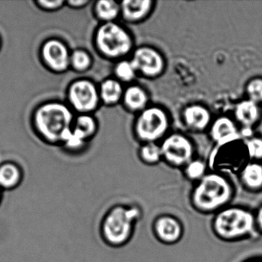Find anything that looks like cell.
Returning <instances> with one entry per match:
<instances>
[{
  "label": "cell",
  "mask_w": 262,
  "mask_h": 262,
  "mask_svg": "<svg viewBox=\"0 0 262 262\" xmlns=\"http://www.w3.org/2000/svg\"><path fill=\"white\" fill-rule=\"evenodd\" d=\"M234 193V187L228 178L220 173H207L193 188L191 203L200 212H217L228 206Z\"/></svg>",
  "instance_id": "obj_1"
},
{
  "label": "cell",
  "mask_w": 262,
  "mask_h": 262,
  "mask_svg": "<svg viewBox=\"0 0 262 262\" xmlns=\"http://www.w3.org/2000/svg\"><path fill=\"white\" fill-rule=\"evenodd\" d=\"M139 217L140 211L136 207L116 205L108 210L101 224V234L105 243L113 247L126 244Z\"/></svg>",
  "instance_id": "obj_2"
},
{
  "label": "cell",
  "mask_w": 262,
  "mask_h": 262,
  "mask_svg": "<svg viewBox=\"0 0 262 262\" xmlns=\"http://www.w3.org/2000/svg\"><path fill=\"white\" fill-rule=\"evenodd\" d=\"M255 219L251 211L240 206H227L216 212L212 229L224 241H237L253 232Z\"/></svg>",
  "instance_id": "obj_3"
},
{
  "label": "cell",
  "mask_w": 262,
  "mask_h": 262,
  "mask_svg": "<svg viewBox=\"0 0 262 262\" xmlns=\"http://www.w3.org/2000/svg\"><path fill=\"white\" fill-rule=\"evenodd\" d=\"M96 43L102 54L113 59H120L131 53L133 36L120 24L105 23L99 29Z\"/></svg>",
  "instance_id": "obj_4"
},
{
  "label": "cell",
  "mask_w": 262,
  "mask_h": 262,
  "mask_svg": "<svg viewBox=\"0 0 262 262\" xmlns=\"http://www.w3.org/2000/svg\"><path fill=\"white\" fill-rule=\"evenodd\" d=\"M169 125V116L164 108L157 105L148 106L139 113L135 122V134L144 143H157L166 136Z\"/></svg>",
  "instance_id": "obj_5"
},
{
  "label": "cell",
  "mask_w": 262,
  "mask_h": 262,
  "mask_svg": "<svg viewBox=\"0 0 262 262\" xmlns=\"http://www.w3.org/2000/svg\"><path fill=\"white\" fill-rule=\"evenodd\" d=\"M73 115L62 104H47L41 107L36 115L38 129L50 141L62 139L64 133L70 129Z\"/></svg>",
  "instance_id": "obj_6"
},
{
  "label": "cell",
  "mask_w": 262,
  "mask_h": 262,
  "mask_svg": "<svg viewBox=\"0 0 262 262\" xmlns=\"http://www.w3.org/2000/svg\"><path fill=\"white\" fill-rule=\"evenodd\" d=\"M162 159L173 167H185L193 159L192 142L182 133L168 135L160 144Z\"/></svg>",
  "instance_id": "obj_7"
},
{
  "label": "cell",
  "mask_w": 262,
  "mask_h": 262,
  "mask_svg": "<svg viewBox=\"0 0 262 262\" xmlns=\"http://www.w3.org/2000/svg\"><path fill=\"white\" fill-rule=\"evenodd\" d=\"M130 60L138 74L149 79L159 77L165 69V60L162 53L148 46L136 48Z\"/></svg>",
  "instance_id": "obj_8"
},
{
  "label": "cell",
  "mask_w": 262,
  "mask_h": 262,
  "mask_svg": "<svg viewBox=\"0 0 262 262\" xmlns=\"http://www.w3.org/2000/svg\"><path fill=\"white\" fill-rule=\"evenodd\" d=\"M73 105L79 111L88 112L94 110L99 102V94L96 87L89 81L75 82L70 91Z\"/></svg>",
  "instance_id": "obj_9"
},
{
  "label": "cell",
  "mask_w": 262,
  "mask_h": 262,
  "mask_svg": "<svg viewBox=\"0 0 262 262\" xmlns=\"http://www.w3.org/2000/svg\"><path fill=\"white\" fill-rule=\"evenodd\" d=\"M153 231L160 242L168 245L179 242L183 235L182 224L170 214L159 216L153 223Z\"/></svg>",
  "instance_id": "obj_10"
},
{
  "label": "cell",
  "mask_w": 262,
  "mask_h": 262,
  "mask_svg": "<svg viewBox=\"0 0 262 262\" xmlns=\"http://www.w3.org/2000/svg\"><path fill=\"white\" fill-rule=\"evenodd\" d=\"M210 136L219 146L241 139L235 122L228 116H219L210 125Z\"/></svg>",
  "instance_id": "obj_11"
},
{
  "label": "cell",
  "mask_w": 262,
  "mask_h": 262,
  "mask_svg": "<svg viewBox=\"0 0 262 262\" xmlns=\"http://www.w3.org/2000/svg\"><path fill=\"white\" fill-rule=\"evenodd\" d=\"M182 118L185 125L194 132L205 131L212 122L211 112L202 104L187 105L182 112Z\"/></svg>",
  "instance_id": "obj_12"
},
{
  "label": "cell",
  "mask_w": 262,
  "mask_h": 262,
  "mask_svg": "<svg viewBox=\"0 0 262 262\" xmlns=\"http://www.w3.org/2000/svg\"><path fill=\"white\" fill-rule=\"evenodd\" d=\"M154 4L152 0H124L120 4V14L126 22L139 23L149 16Z\"/></svg>",
  "instance_id": "obj_13"
},
{
  "label": "cell",
  "mask_w": 262,
  "mask_h": 262,
  "mask_svg": "<svg viewBox=\"0 0 262 262\" xmlns=\"http://www.w3.org/2000/svg\"><path fill=\"white\" fill-rule=\"evenodd\" d=\"M44 59L49 66L56 71H62L70 62L68 50L62 42L50 40L44 45L42 50Z\"/></svg>",
  "instance_id": "obj_14"
},
{
  "label": "cell",
  "mask_w": 262,
  "mask_h": 262,
  "mask_svg": "<svg viewBox=\"0 0 262 262\" xmlns=\"http://www.w3.org/2000/svg\"><path fill=\"white\" fill-rule=\"evenodd\" d=\"M122 100L128 111L140 113L148 106L149 97L143 87L130 85L124 90Z\"/></svg>",
  "instance_id": "obj_15"
},
{
  "label": "cell",
  "mask_w": 262,
  "mask_h": 262,
  "mask_svg": "<svg viewBox=\"0 0 262 262\" xmlns=\"http://www.w3.org/2000/svg\"><path fill=\"white\" fill-rule=\"evenodd\" d=\"M234 119L243 127L251 128L259 118V108L257 103L247 99L236 104L234 110Z\"/></svg>",
  "instance_id": "obj_16"
},
{
  "label": "cell",
  "mask_w": 262,
  "mask_h": 262,
  "mask_svg": "<svg viewBox=\"0 0 262 262\" xmlns=\"http://www.w3.org/2000/svg\"><path fill=\"white\" fill-rule=\"evenodd\" d=\"M124 90L122 82L117 79H106L101 85V99L107 105H115L122 100Z\"/></svg>",
  "instance_id": "obj_17"
},
{
  "label": "cell",
  "mask_w": 262,
  "mask_h": 262,
  "mask_svg": "<svg viewBox=\"0 0 262 262\" xmlns=\"http://www.w3.org/2000/svg\"><path fill=\"white\" fill-rule=\"evenodd\" d=\"M241 181L247 188L257 189L262 186V165L252 162L243 168L240 174Z\"/></svg>",
  "instance_id": "obj_18"
},
{
  "label": "cell",
  "mask_w": 262,
  "mask_h": 262,
  "mask_svg": "<svg viewBox=\"0 0 262 262\" xmlns=\"http://www.w3.org/2000/svg\"><path fill=\"white\" fill-rule=\"evenodd\" d=\"M21 182V172L17 166L6 164L0 167V188L7 191L17 188Z\"/></svg>",
  "instance_id": "obj_19"
},
{
  "label": "cell",
  "mask_w": 262,
  "mask_h": 262,
  "mask_svg": "<svg viewBox=\"0 0 262 262\" xmlns=\"http://www.w3.org/2000/svg\"><path fill=\"white\" fill-rule=\"evenodd\" d=\"M96 10L99 19L105 23L114 22L120 14V4L113 0H101L96 4Z\"/></svg>",
  "instance_id": "obj_20"
},
{
  "label": "cell",
  "mask_w": 262,
  "mask_h": 262,
  "mask_svg": "<svg viewBox=\"0 0 262 262\" xmlns=\"http://www.w3.org/2000/svg\"><path fill=\"white\" fill-rule=\"evenodd\" d=\"M139 157L148 165H155L162 159L160 145L156 142L144 143L139 150Z\"/></svg>",
  "instance_id": "obj_21"
},
{
  "label": "cell",
  "mask_w": 262,
  "mask_h": 262,
  "mask_svg": "<svg viewBox=\"0 0 262 262\" xmlns=\"http://www.w3.org/2000/svg\"><path fill=\"white\" fill-rule=\"evenodd\" d=\"M115 74L121 82H131L137 76V72L130 59H122L116 64Z\"/></svg>",
  "instance_id": "obj_22"
},
{
  "label": "cell",
  "mask_w": 262,
  "mask_h": 262,
  "mask_svg": "<svg viewBox=\"0 0 262 262\" xmlns=\"http://www.w3.org/2000/svg\"><path fill=\"white\" fill-rule=\"evenodd\" d=\"M206 164L201 159H192L185 166V174L188 179L199 182L206 173Z\"/></svg>",
  "instance_id": "obj_23"
},
{
  "label": "cell",
  "mask_w": 262,
  "mask_h": 262,
  "mask_svg": "<svg viewBox=\"0 0 262 262\" xmlns=\"http://www.w3.org/2000/svg\"><path fill=\"white\" fill-rule=\"evenodd\" d=\"M96 130V123L90 116H81L77 119L75 131L81 135L84 139L93 134Z\"/></svg>",
  "instance_id": "obj_24"
},
{
  "label": "cell",
  "mask_w": 262,
  "mask_h": 262,
  "mask_svg": "<svg viewBox=\"0 0 262 262\" xmlns=\"http://www.w3.org/2000/svg\"><path fill=\"white\" fill-rule=\"evenodd\" d=\"M248 99L253 101L255 103L262 102V79H251L247 84L246 89Z\"/></svg>",
  "instance_id": "obj_25"
},
{
  "label": "cell",
  "mask_w": 262,
  "mask_h": 262,
  "mask_svg": "<svg viewBox=\"0 0 262 262\" xmlns=\"http://www.w3.org/2000/svg\"><path fill=\"white\" fill-rule=\"evenodd\" d=\"M73 67L78 70H84L89 68L91 64V59L86 53L83 51H76L71 57Z\"/></svg>",
  "instance_id": "obj_26"
},
{
  "label": "cell",
  "mask_w": 262,
  "mask_h": 262,
  "mask_svg": "<svg viewBox=\"0 0 262 262\" xmlns=\"http://www.w3.org/2000/svg\"><path fill=\"white\" fill-rule=\"evenodd\" d=\"M245 145L251 159H262V139L251 138L247 139Z\"/></svg>",
  "instance_id": "obj_27"
},
{
  "label": "cell",
  "mask_w": 262,
  "mask_h": 262,
  "mask_svg": "<svg viewBox=\"0 0 262 262\" xmlns=\"http://www.w3.org/2000/svg\"><path fill=\"white\" fill-rule=\"evenodd\" d=\"M39 4L42 6V7L49 10H54V9L58 8V7L62 6L63 4V1H39Z\"/></svg>",
  "instance_id": "obj_28"
},
{
  "label": "cell",
  "mask_w": 262,
  "mask_h": 262,
  "mask_svg": "<svg viewBox=\"0 0 262 262\" xmlns=\"http://www.w3.org/2000/svg\"><path fill=\"white\" fill-rule=\"evenodd\" d=\"M255 219V217H254ZM255 222L258 224L259 227L262 228V207L259 209L257 212V217L255 219Z\"/></svg>",
  "instance_id": "obj_29"
},
{
  "label": "cell",
  "mask_w": 262,
  "mask_h": 262,
  "mask_svg": "<svg viewBox=\"0 0 262 262\" xmlns=\"http://www.w3.org/2000/svg\"><path fill=\"white\" fill-rule=\"evenodd\" d=\"M69 4L70 5L73 6V7H81V6L84 5V4H86L85 1H70Z\"/></svg>",
  "instance_id": "obj_30"
},
{
  "label": "cell",
  "mask_w": 262,
  "mask_h": 262,
  "mask_svg": "<svg viewBox=\"0 0 262 262\" xmlns=\"http://www.w3.org/2000/svg\"><path fill=\"white\" fill-rule=\"evenodd\" d=\"M3 192L0 191V203H1V200H2Z\"/></svg>",
  "instance_id": "obj_31"
},
{
  "label": "cell",
  "mask_w": 262,
  "mask_h": 262,
  "mask_svg": "<svg viewBox=\"0 0 262 262\" xmlns=\"http://www.w3.org/2000/svg\"><path fill=\"white\" fill-rule=\"evenodd\" d=\"M251 262H260V261H251Z\"/></svg>",
  "instance_id": "obj_32"
}]
</instances>
